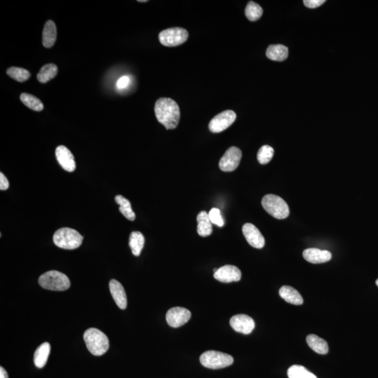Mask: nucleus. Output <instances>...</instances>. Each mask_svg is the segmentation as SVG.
Returning a JSON list of instances; mask_svg holds the SVG:
<instances>
[{
	"mask_svg": "<svg viewBox=\"0 0 378 378\" xmlns=\"http://www.w3.org/2000/svg\"><path fill=\"white\" fill-rule=\"evenodd\" d=\"M156 116L167 130L177 128L180 119V110L177 103L171 98H162L156 103Z\"/></svg>",
	"mask_w": 378,
	"mask_h": 378,
	"instance_id": "f257e3e1",
	"label": "nucleus"
},
{
	"mask_svg": "<svg viewBox=\"0 0 378 378\" xmlns=\"http://www.w3.org/2000/svg\"><path fill=\"white\" fill-rule=\"evenodd\" d=\"M191 318V313L189 310L181 307L171 308L166 314V321L169 326L173 328H178L184 326L189 321Z\"/></svg>",
	"mask_w": 378,
	"mask_h": 378,
	"instance_id": "9d476101",
	"label": "nucleus"
},
{
	"mask_svg": "<svg viewBox=\"0 0 378 378\" xmlns=\"http://www.w3.org/2000/svg\"><path fill=\"white\" fill-rule=\"evenodd\" d=\"M263 208L269 215L278 219H284L289 215V208L282 198L273 194H268L263 198Z\"/></svg>",
	"mask_w": 378,
	"mask_h": 378,
	"instance_id": "39448f33",
	"label": "nucleus"
},
{
	"mask_svg": "<svg viewBox=\"0 0 378 378\" xmlns=\"http://www.w3.org/2000/svg\"><path fill=\"white\" fill-rule=\"evenodd\" d=\"M307 343L310 348L320 354H326L328 352V345L326 340L314 335L310 334L306 338Z\"/></svg>",
	"mask_w": 378,
	"mask_h": 378,
	"instance_id": "4be33fe9",
	"label": "nucleus"
},
{
	"mask_svg": "<svg viewBox=\"0 0 378 378\" xmlns=\"http://www.w3.org/2000/svg\"><path fill=\"white\" fill-rule=\"evenodd\" d=\"M84 340L88 350L95 356L106 353L109 347L108 336L98 328H91L85 331Z\"/></svg>",
	"mask_w": 378,
	"mask_h": 378,
	"instance_id": "f03ea898",
	"label": "nucleus"
},
{
	"mask_svg": "<svg viewBox=\"0 0 378 378\" xmlns=\"http://www.w3.org/2000/svg\"><path fill=\"white\" fill-rule=\"evenodd\" d=\"M263 15V8L254 1H249L245 8V16L250 21H257Z\"/></svg>",
	"mask_w": 378,
	"mask_h": 378,
	"instance_id": "cd10ccee",
	"label": "nucleus"
},
{
	"mask_svg": "<svg viewBox=\"0 0 378 378\" xmlns=\"http://www.w3.org/2000/svg\"><path fill=\"white\" fill-rule=\"evenodd\" d=\"M230 326L238 333L248 335L255 328V322L248 315L240 314L232 317L230 320Z\"/></svg>",
	"mask_w": 378,
	"mask_h": 378,
	"instance_id": "9b49d317",
	"label": "nucleus"
},
{
	"mask_svg": "<svg viewBox=\"0 0 378 378\" xmlns=\"http://www.w3.org/2000/svg\"><path fill=\"white\" fill-rule=\"evenodd\" d=\"M303 255L307 262L314 264L329 262L332 258V254L328 251L316 248L307 249L303 252Z\"/></svg>",
	"mask_w": 378,
	"mask_h": 378,
	"instance_id": "dca6fc26",
	"label": "nucleus"
},
{
	"mask_svg": "<svg viewBox=\"0 0 378 378\" xmlns=\"http://www.w3.org/2000/svg\"><path fill=\"white\" fill-rule=\"evenodd\" d=\"M0 378H8L7 372L3 367H0Z\"/></svg>",
	"mask_w": 378,
	"mask_h": 378,
	"instance_id": "f704fd0d",
	"label": "nucleus"
},
{
	"mask_svg": "<svg viewBox=\"0 0 378 378\" xmlns=\"http://www.w3.org/2000/svg\"><path fill=\"white\" fill-rule=\"evenodd\" d=\"M202 365L210 369H220L228 367L233 364L234 359L229 354L210 350L202 354L200 357Z\"/></svg>",
	"mask_w": 378,
	"mask_h": 378,
	"instance_id": "423d86ee",
	"label": "nucleus"
},
{
	"mask_svg": "<svg viewBox=\"0 0 378 378\" xmlns=\"http://www.w3.org/2000/svg\"><path fill=\"white\" fill-rule=\"evenodd\" d=\"M55 157L61 167L67 172H74L76 162L72 152L64 146H59L55 150Z\"/></svg>",
	"mask_w": 378,
	"mask_h": 378,
	"instance_id": "4468645a",
	"label": "nucleus"
},
{
	"mask_svg": "<svg viewBox=\"0 0 378 378\" xmlns=\"http://www.w3.org/2000/svg\"><path fill=\"white\" fill-rule=\"evenodd\" d=\"M51 352V345L49 342H44L35 351L34 354V363L38 369H42L48 361Z\"/></svg>",
	"mask_w": 378,
	"mask_h": 378,
	"instance_id": "412c9836",
	"label": "nucleus"
},
{
	"mask_svg": "<svg viewBox=\"0 0 378 378\" xmlns=\"http://www.w3.org/2000/svg\"><path fill=\"white\" fill-rule=\"evenodd\" d=\"M8 187H9V182H8L6 177H5L4 174L1 172L0 173V190L5 191V190L8 189Z\"/></svg>",
	"mask_w": 378,
	"mask_h": 378,
	"instance_id": "72a5a7b5",
	"label": "nucleus"
},
{
	"mask_svg": "<svg viewBox=\"0 0 378 378\" xmlns=\"http://www.w3.org/2000/svg\"><path fill=\"white\" fill-rule=\"evenodd\" d=\"M198 235L201 237H208L213 233V225L209 215L205 211H202L197 216Z\"/></svg>",
	"mask_w": 378,
	"mask_h": 378,
	"instance_id": "6ab92c4d",
	"label": "nucleus"
},
{
	"mask_svg": "<svg viewBox=\"0 0 378 378\" xmlns=\"http://www.w3.org/2000/svg\"><path fill=\"white\" fill-rule=\"evenodd\" d=\"M130 78L127 77V76H123L120 78L117 81L116 86L118 89H124L130 84Z\"/></svg>",
	"mask_w": 378,
	"mask_h": 378,
	"instance_id": "473e14b6",
	"label": "nucleus"
},
{
	"mask_svg": "<svg viewBox=\"0 0 378 378\" xmlns=\"http://www.w3.org/2000/svg\"><path fill=\"white\" fill-rule=\"evenodd\" d=\"M289 55L287 47L282 45L269 46L266 51V56L271 60L282 62L285 60Z\"/></svg>",
	"mask_w": 378,
	"mask_h": 378,
	"instance_id": "aec40b11",
	"label": "nucleus"
},
{
	"mask_svg": "<svg viewBox=\"0 0 378 378\" xmlns=\"http://www.w3.org/2000/svg\"><path fill=\"white\" fill-rule=\"evenodd\" d=\"M54 242L57 247L64 250H75L80 247L83 237L77 230L70 228H60L54 233Z\"/></svg>",
	"mask_w": 378,
	"mask_h": 378,
	"instance_id": "7ed1b4c3",
	"label": "nucleus"
},
{
	"mask_svg": "<svg viewBox=\"0 0 378 378\" xmlns=\"http://www.w3.org/2000/svg\"><path fill=\"white\" fill-rule=\"evenodd\" d=\"M6 73L10 77L18 82H24L28 80L31 76L27 69L20 68V67H10L6 70Z\"/></svg>",
	"mask_w": 378,
	"mask_h": 378,
	"instance_id": "c85d7f7f",
	"label": "nucleus"
},
{
	"mask_svg": "<svg viewBox=\"0 0 378 378\" xmlns=\"http://www.w3.org/2000/svg\"><path fill=\"white\" fill-rule=\"evenodd\" d=\"M139 2H147V0H144V1H140V0H139Z\"/></svg>",
	"mask_w": 378,
	"mask_h": 378,
	"instance_id": "c9c22d12",
	"label": "nucleus"
},
{
	"mask_svg": "<svg viewBox=\"0 0 378 378\" xmlns=\"http://www.w3.org/2000/svg\"><path fill=\"white\" fill-rule=\"evenodd\" d=\"M144 245H145V237L142 233L138 231L132 232L129 238V246L131 249L133 255L139 257L141 254Z\"/></svg>",
	"mask_w": 378,
	"mask_h": 378,
	"instance_id": "5701e85b",
	"label": "nucleus"
},
{
	"mask_svg": "<svg viewBox=\"0 0 378 378\" xmlns=\"http://www.w3.org/2000/svg\"><path fill=\"white\" fill-rule=\"evenodd\" d=\"M242 277L241 271L236 266L226 265L218 269L214 274L216 280L223 283L238 282Z\"/></svg>",
	"mask_w": 378,
	"mask_h": 378,
	"instance_id": "f8f14e48",
	"label": "nucleus"
},
{
	"mask_svg": "<svg viewBox=\"0 0 378 378\" xmlns=\"http://www.w3.org/2000/svg\"><path fill=\"white\" fill-rule=\"evenodd\" d=\"M20 101L22 103L28 107L30 109L34 110V111H41L44 109L43 103L41 102L39 98L37 97L32 96V95L28 94V93H22L20 95Z\"/></svg>",
	"mask_w": 378,
	"mask_h": 378,
	"instance_id": "a878e982",
	"label": "nucleus"
},
{
	"mask_svg": "<svg viewBox=\"0 0 378 378\" xmlns=\"http://www.w3.org/2000/svg\"><path fill=\"white\" fill-rule=\"evenodd\" d=\"M273 156V148L269 145H264L258 152L257 160L262 165H266L272 160Z\"/></svg>",
	"mask_w": 378,
	"mask_h": 378,
	"instance_id": "c756f323",
	"label": "nucleus"
},
{
	"mask_svg": "<svg viewBox=\"0 0 378 378\" xmlns=\"http://www.w3.org/2000/svg\"><path fill=\"white\" fill-rule=\"evenodd\" d=\"M159 38L161 45L165 47H177L187 41L189 32L184 28H169L161 32Z\"/></svg>",
	"mask_w": 378,
	"mask_h": 378,
	"instance_id": "0eeeda50",
	"label": "nucleus"
},
{
	"mask_svg": "<svg viewBox=\"0 0 378 378\" xmlns=\"http://www.w3.org/2000/svg\"><path fill=\"white\" fill-rule=\"evenodd\" d=\"M242 158V152L237 147H230L219 161V167L223 172H232L238 167Z\"/></svg>",
	"mask_w": 378,
	"mask_h": 378,
	"instance_id": "1a4fd4ad",
	"label": "nucleus"
},
{
	"mask_svg": "<svg viewBox=\"0 0 378 378\" xmlns=\"http://www.w3.org/2000/svg\"><path fill=\"white\" fill-rule=\"evenodd\" d=\"M115 201H116L117 204L119 205L120 213L127 219L130 220V221H134L135 219V214L133 211V209H132L130 201L123 197V196H121V195L116 196V198H115Z\"/></svg>",
	"mask_w": 378,
	"mask_h": 378,
	"instance_id": "393cba45",
	"label": "nucleus"
},
{
	"mask_svg": "<svg viewBox=\"0 0 378 378\" xmlns=\"http://www.w3.org/2000/svg\"><path fill=\"white\" fill-rule=\"evenodd\" d=\"M325 2H326L325 0H305L303 1L305 6L310 8H318Z\"/></svg>",
	"mask_w": 378,
	"mask_h": 378,
	"instance_id": "2f4dec72",
	"label": "nucleus"
},
{
	"mask_svg": "<svg viewBox=\"0 0 378 378\" xmlns=\"http://www.w3.org/2000/svg\"><path fill=\"white\" fill-rule=\"evenodd\" d=\"M39 284L42 288L52 291H62L68 289L70 280L66 274L56 270L45 272L39 278Z\"/></svg>",
	"mask_w": 378,
	"mask_h": 378,
	"instance_id": "20e7f679",
	"label": "nucleus"
},
{
	"mask_svg": "<svg viewBox=\"0 0 378 378\" xmlns=\"http://www.w3.org/2000/svg\"><path fill=\"white\" fill-rule=\"evenodd\" d=\"M109 286L110 293L117 306L120 309L125 310L127 308V296L123 286L116 279H111Z\"/></svg>",
	"mask_w": 378,
	"mask_h": 378,
	"instance_id": "2eb2a0df",
	"label": "nucleus"
},
{
	"mask_svg": "<svg viewBox=\"0 0 378 378\" xmlns=\"http://www.w3.org/2000/svg\"><path fill=\"white\" fill-rule=\"evenodd\" d=\"M236 119V113L232 110H226L214 117L209 123L212 133H218L229 128Z\"/></svg>",
	"mask_w": 378,
	"mask_h": 378,
	"instance_id": "6e6552de",
	"label": "nucleus"
},
{
	"mask_svg": "<svg viewBox=\"0 0 378 378\" xmlns=\"http://www.w3.org/2000/svg\"><path fill=\"white\" fill-rule=\"evenodd\" d=\"M376 284H377V286H378V279L376 280Z\"/></svg>",
	"mask_w": 378,
	"mask_h": 378,
	"instance_id": "e433bc0d",
	"label": "nucleus"
},
{
	"mask_svg": "<svg viewBox=\"0 0 378 378\" xmlns=\"http://www.w3.org/2000/svg\"><path fill=\"white\" fill-rule=\"evenodd\" d=\"M57 38V29L55 23L49 20L45 23L42 34V43L45 48H52L55 45Z\"/></svg>",
	"mask_w": 378,
	"mask_h": 378,
	"instance_id": "f3484780",
	"label": "nucleus"
},
{
	"mask_svg": "<svg viewBox=\"0 0 378 378\" xmlns=\"http://www.w3.org/2000/svg\"><path fill=\"white\" fill-rule=\"evenodd\" d=\"M279 296L287 303L300 306L303 303L302 296L297 290L289 286H283L279 291Z\"/></svg>",
	"mask_w": 378,
	"mask_h": 378,
	"instance_id": "a211bd4d",
	"label": "nucleus"
},
{
	"mask_svg": "<svg viewBox=\"0 0 378 378\" xmlns=\"http://www.w3.org/2000/svg\"><path fill=\"white\" fill-rule=\"evenodd\" d=\"M58 69L55 64H47L41 68L37 74V79L42 84H46L54 79L57 74Z\"/></svg>",
	"mask_w": 378,
	"mask_h": 378,
	"instance_id": "b1692460",
	"label": "nucleus"
},
{
	"mask_svg": "<svg viewBox=\"0 0 378 378\" xmlns=\"http://www.w3.org/2000/svg\"><path fill=\"white\" fill-rule=\"evenodd\" d=\"M287 375L289 378H318L304 366L299 365L291 366L288 369Z\"/></svg>",
	"mask_w": 378,
	"mask_h": 378,
	"instance_id": "bb28decb",
	"label": "nucleus"
},
{
	"mask_svg": "<svg viewBox=\"0 0 378 378\" xmlns=\"http://www.w3.org/2000/svg\"><path fill=\"white\" fill-rule=\"evenodd\" d=\"M242 233L247 242L254 248L262 249L265 245V239L262 233L252 223H245L242 227Z\"/></svg>",
	"mask_w": 378,
	"mask_h": 378,
	"instance_id": "ddd939ff",
	"label": "nucleus"
},
{
	"mask_svg": "<svg viewBox=\"0 0 378 378\" xmlns=\"http://www.w3.org/2000/svg\"><path fill=\"white\" fill-rule=\"evenodd\" d=\"M209 218L212 223L218 225V227H223L224 225V221L221 215V212L218 208H213L208 213Z\"/></svg>",
	"mask_w": 378,
	"mask_h": 378,
	"instance_id": "7c9ffc66",
	"label": "nucleus"
}]
</instances>
